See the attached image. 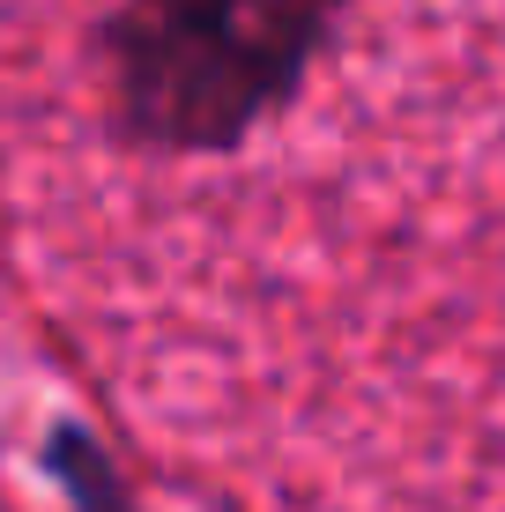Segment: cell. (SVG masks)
Returning a JSON list of instances; mask_svg holds the SVG:
<instances>
[{
    "label": "cell",
    "instance_id": "cell-1",
    "mask_svg": "<svg viewBox=\"0 0 505 512\" xmlns=\"http://www.w3.org/2000/svg\"><path fill=\"white\" fill-rule=\"evenodd\" d=\"M350 0H127L104 30L112 112L149 149H231L320 60Z\"/></svg>",
    "mask_w": 505,
    "mask_h": 512
}]
</instances>
